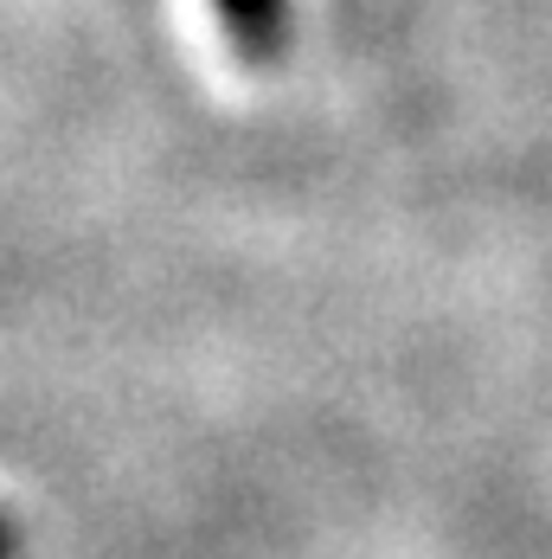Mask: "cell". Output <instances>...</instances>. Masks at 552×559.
Returning <instances> with one entry per match:
<instances>
[{
	"mask_svg": "<svg viewBox=\"0 0 552 559\" xmlns=\"http://www.w3.org/2000/svg\"><path fill=\"white\" fill-rule=\"evenodd\" d=\"M219 13V33L231 39V52L244 64H276L289 46V0H213Z\"/></svg>",
	"mask_w": 552,
	"mask_h": 559,
	"instance_id": "6da1fadb",
	"label": "cell"
},
{
	"mask_svg": "<svg viewBox=\"0 0 552 559\" xmlns=\"http://www.w3.org/2000/svg\"><path fill=\"white\" fill-rule=\"evenodd\" d=\"M13 547H20V540H13V521L0 514V559H13Z\"/></svg>",
	"mask_w": 552,
	"mask_h": 559,
	"instance_id": "7a4b0ae2",
	"label": "cell"
}]
</instances>
